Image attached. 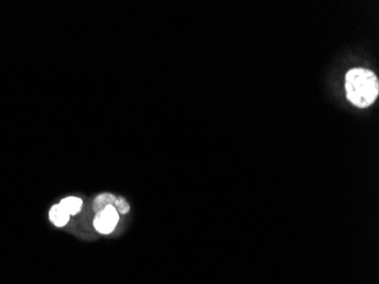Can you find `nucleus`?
Instances as JSON below:
<instances>
[{
	"mask_svg": "<svg viewBox=\"0 0 379 284\" xmlns=\"http://www.w3.org/2000/svg\"><path fill=\"white\" fill-rule=\"evenodd\" d=\"M49 218L55 226L61 227L65 226V225L68 223L69 214L66 212L65 208L60 203H57V205H54L51 207L49 212Z\"/></svg>",
	"mask_w": 379,
	"mask_h": 284,
	"instance_id": "7ed1b4c3",
	"label": "nucleus"
},
{
	"mask_svg": "<svg viewBox=\"0 0 379 284\" xmlns=\"http://www.w3.org/2000/svg\"><path fill=\"white\" fill-rule=\"evenodd\" d=\"M118 220H120V216H118L116 208L114 205H109L101 212L97 213L93 225L99 233L109 234L114 231L115 226L118 223Z\"/></svg>",
	"mask_w": 379,
	"mask_h": 284,
	"instance_id": "f03ea898",
	"label": "nucleus"
},
{
	"mask_svg": "<svg viewBox=\"0 0 379 284\" xmlns=\"http://www.w3.org/2000/svg\"><path fill=\"white\" fill-rule=\"evenodd\" d=\"M117 197H115L111 193H102V195H99L93 202V210L96 213L101 212L102 209H105L107 206L109 205H114L115 202H116Z\"/></svg>",
	"mask_w": 379,
	"mask_h": 284,
	"instance_id": "39448f33",
	"label": "nucleus"
},
{
	"mask_svg": "<svg viewBox=\"0 0 379 284\" xmlns=\"http://www.w3.org/2000/svg\"><path fill=\"white\" fill-rule=\"evenodd\" d=\"M114 207L116 208L117 213L120 214H126L130 212V205H128V203L123 198V197H118V198H116Z\"/></svg>",
	"mask_w": 379,
	"mask_h": 284,
	"instance_id": "423d86ee",
	"label": "nucleus"
},
{
	"mask_svg": "<svg viewBox=\"0 0 379 284\" xmlns=\"http://www.w3.org/2000/svg\"><path fill=\"white\" fill-rule=\"evenodd\" d=\"M345 91L349 101L359 108H367L376 101L379 82L376 74L366 68H352L345 75Z\"/></svg>",
	"mask_w": 379,
	"mask_h": 284,
	"instance_id": "f257e3e1",
	"label": "nucleus"
},
{
	"mask_svg": "<svg viewBox=\"0 0 379 284\" xmlns=\"http://www.w3.org/2000/svg\"><path fill=\"white\" fill-rule=\"evenodd\" d=\"M60 205L64 207L69 215H76L82 209L83 202L82 199L76 198V197H67V198L61 200Z\"/></svg>",
	"mask_w": 379,
	"mask_h": 284,
	"instance_id": "20e7f679",
	"label": "nucleus"
}]
</instances>
